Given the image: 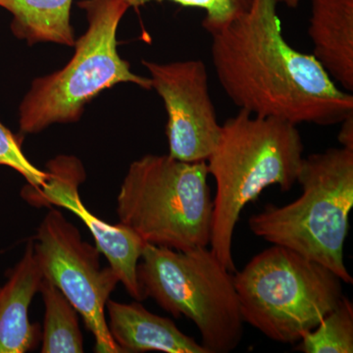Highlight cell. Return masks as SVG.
<instances>
[{
  "mask_svg": "<svg viewBox=\"0 0 353 353\" xmlns=\"http://www.w3.org/2000/svg\"><path fill=\"white\" fill-rule=\"evenodd\" d=\"M277 0H252L246 12L212 34L215 75L239 109L294 125L332 126L353 114V95L312 54L284 38Z\"/></svg>",
  "mask_w": 353,
  "mask_h": 353,
  "instance_id": "1",
  "label": "cell"
},
{
  "mask_svg": "<svg viewBox=\"0 0 353 353\" xmlns=\"http://www.w3.org/2000/svg\"><path fill=\"white\" fill-rule=\"evenodd\" d=\"M304 145L296 125L259 117L240 109L222 125L214 152L206 160L216 183L210 250L234 273V229L243 209L265 189L289 192L296 183Z\"/></svg>",
  "mask_w": 353,
  "mask_h": 353,
  "instance_id": "2",
  "label": "cell"
},
{
  "mask_svg": "<svg viewBox=\"0 0 353 353\" xmlns=\"http://www.w3.org/2000/svg\"><path fill=\"white\" fill-rule=\"evenodd\" d=\"M301 194L284 206L268 204L248 221L255 236L324 265L345 284V243L353 208V150L329 148L303 157Z\"/></svg>",
  "mask_w": 353,
  "mask_h": 353,
  "instance_id": "3",
  "label": "cell"
},
{
  "mask_svg": "<svg viewBox=\"0 0 353 353\" xmlns=\"http://www.w3.org/2000/svg\"><path fill=\"white\" fill-rule=\"evenodd\" d=\"M205 161L146 154L131 165L117 196L121 223L146 243L187 252L210 245L213 203Z\"/></svg>",
  "mask_w": 353,
  "mask_h": 353,
  "instance_id": "4",
  "label": "cell"
},
{
  "mask_svg": "<svg viewBox=\"0 0 353 353\" xmlns=\"http://www.w3.org/2000/svg\"><path fill=\"white\" fill-rule=\"evenodd\" d=\"M88 28L75 41L63 68L32 82L19 106L23 134H38L55 124L78 122L85 105L121 83L152 90L148 77L137 75L117 50L118 27L130 7L123 0H82Z\"/></svg>",
  "mask_w": 353,
  "mask_h": 353,
  "instance_id": "5",
  "label": "cell"
},
{
  "mask_svg": "<svg viewBox=\"0 0 353 353\" xmlns=\"http://www.w3.org/2000/svg\"><path fill=\"white\" fill-rule=\"evenodd\" d=\"M234 283L243 321L282 343L301 341L343 297L330 269L276 245L236 272Z\"/></svg>",
  "mask_w": 353,
  "mask_h": 353,
  "instance_id": "6",
  "label": "cell"
},
{
  "mask_svg": "<svg viewBox=\"0 0 353 353\" xmlns=\"http://www.w3.org/2000/svg\"><path fill=\"white\" fill-rule=\"evenodd\" d=\"M138 278L145 299L194 322L208 353H229L240 345L245 321L234 275L208 246L180 252L145 243Z\"/></svg>",
  "mask_w": 353,
  "mask_h": 353,
  "instance_id": "7",
  "label": "cell"
},
{
  "mask_svg": "<svg viewBox=\"0 0 353 353\" xmlns=\"http://www.w3.org/2000/svg\"><path fill=\"white\" fill-rule=\"evenodd\" d=\"M43 278L61 290L94 334L99 353H122L105 318L106 303L119 284L110 267H101V252L83 240L78 228L57 208H50L32 239Z\"/></svg>",
  "mask_w": 353,
  "mask_h": 353,
  "instance_id": "8",
  "label": "cell"
},
{
  "mask_svg": "<svg viewBox=\"0 0 353 353\" xmlns=\"http://www.w3.org/2000/svg\"><path fill=\"white\" fill-rule=\"evenodd\" d=\"M141 63L166 109L169 155L181 161L206 162L218 145L222 125L205 64L199 59L168 63L143 59Z\"/></svg>",
  "mask_w": 353,
  "mask_h": 353,
  "instance_id": "9",
  "label": "cell"
},
{
  "mask_svg": "<svg viewBox=\"0 0 353 353\" xmlns=\"http://www.w3.org/2000/svg\"><path fill=\"white\" fill-rule=\"evenodd\" d=\"M48 178L43 187L26 185L21 196L34 208H65L85 223L95 246L108 260L128 294L141 301L145 299L138 278V264L145 241L123 223L112 225L99 219L83 205L79 187L87 178L82 161L73 155H58L46 164Z\"/></svg>",
  "mask_w": 353,
  "mask_h": 353,
  "instance_id": "10",
  "label": "cell"
},
{
  "mask_svg": "<svg viewBox=\"0 0 353 353\" xmlns=\"http://www.w3.org/2000/svg\"><path fill=\"white\" fill-rule=\"evenodd\" d=\"M141 301L106 303L108 328L122 353L161 352L208 353L201 343L178 329L166 317L150 312Z\"/></svg>",
  "mask_w": 353,
  "mask_h": 353,
  "instance_id": "11",
  "label": "cell"
},
{
  "mask_svg": "<svg viewBox=\"0 0 353 353\" xmlns=\"http://www.w3.org/2000/svg\"><path fill=\"white\" fill-rule=\"evenodd\" d=\"M43 279L34 241L30 240L0 288V353H26L38 345L39 328L30 322L29 308Z\"/></svg>",
  "mask_w": 353,
  "mask_h": 353,
  "instance_id": "12",
  "label": "cell"
},
{
  "mask_svg": "<svg viewBox=\"0 0 353 353\" xmlns=\"http://www.w3.org/2000/svg\"><path fill=\"white\" fill-rule=\"evenodd\" d=\"M313 57L336 85L353 90V0H310Z\"/></svg>",
  "mask_w": 353,
  "mask_h": 353,
  "instance_id": "13",
  "label": "cell"
},
{
  "mask_svg": "<svg viewBox=\"0 0 353 353\" xmlns=\"http://www.w3.org/2000/svg\"><path fill=\"white\" fill-rule=\"evenodd\" d=\"M73 0H0L12 15L11 30L30 46L41 43L75 46L71 24Z\"/></svg>",
  "mask_w": 353,
  "mask_h": 353,
  "instance_id": "14",
  "label": "cell"
},
{
  "mask_svg": "<svg viewBox=\"0 0 353 353\" xmlns=\"http://www.w3.org/2000/svg\"><path fill=\"white\" fill-rule=\"evenodd\" d=\"M39 292L46 307L41 353L83 352L78 311L61 290L44 278Z\"/></svg>",
  "mask_w": 353,
  "mask_h": 353,
  "instance_id": "15",
  "label": "cell"
},
{
  "mask_svg": "<svg viewBox=\"0 0 353 353\" xmlns=\"http://www.w3.org/2000/svg\"><path fill=\"white\" fill-rule=\"evenodd\" d=\"M297 343L296 350L303 353H352V301L343 296L338 305Z\"/></svg>",
  "mask_w": 353,
  "mask_h": 353,
  "instance_id": "16",
  "label": "cell"
},
{
  "mask_svg": "<svg viewBox=\"0 0 353 353\" xmlns=\"http://www.w3.org/2000/svg\"><path fill=\"white\" fill-rule=\"evenodd\" d=\"M130 8H138L150 2L171 1L185 7L201 9L205 13L202 28L210 36L222 31L230 23L246 12L252 0H123Z\"/></svg>",
  "mask_w": 353,
  "mask_h": 353,
  "instance_id": "17",
  "label": "cell"
},
{
  "mask_svg": "<svg viewBox=\"0 0 353 353\" xmlns=\"http://www.w3.org/2000/svg\"><path fill=\"white\" fill-rule=\"evenodd\" d=\"M23 138L13 134L0 122V166H6L19 173L30 187H43L48 175L28 159L22 150Z\"/></svg>",
  "mask_w": 353,
  "mask_h": 353,
  "instance_id": "18",
  "label": "cell"
},
{
  "mask_svg": "<svg viewBox=\"0 0 353 353\" xmlns=\"http://www.w3.org/2000/svg\"><path fill=\"white\" fill-rule=\"evenodd\" d=\"M341 128L338 134L341 148L353 150V114L341 123Z\"/></svg>",
  "mask_w": 353,
  "mask_h": 353,
  "instance_id": "19",
  "label": "cell"
},
{
  "mask_svg": "<svg viewBox=\"0 0 353 353\" xmlns=\"http://www.w3.org/2000/svg\"><path fill=\"white\" fill-rule=\"evenodd\" d=\"M301 0H277L278 3L285 4L289 8L296 9L301 3Z\"/></svg>",
  "mask_w": 353,
  "mask_h": 353,
  "instance_id": "20",
  "label": "cell"
}]
</instances>
